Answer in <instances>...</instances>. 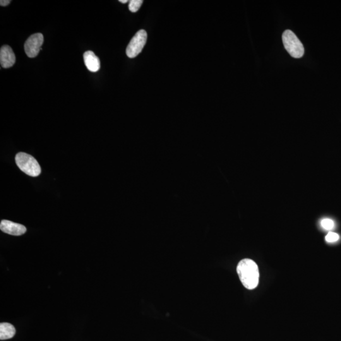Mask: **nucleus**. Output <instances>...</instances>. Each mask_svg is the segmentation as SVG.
<instances>
[{"instance_id": "f257e3e1", "label": "nucleus", "mask_w": 341, "mask_h": 341, "mask_svg": "<svg viewBox=\"0 0 341 341\" xmlns=\"http://www.w3.org/2000/svg\"><path fill=\"white\" fill-rule=\"evenodd\" d=\"M236 270L242 284L246 289L252 290L258 286L260 274L258 264L254 260L246 258L240 261Z\"/></svg>"}, {"instance_id": "f03ea898", "label": "nucleus", "mask_w": 341, "mask_h": 341, "mask_svg": "<svg viewBox=\"0 0 341 341\" xmlns=\"http://www.w3.org/2000/svg\"><path fill=\"white\" fill-rule=\"evenodd\" d=\"M16 164L22 172L30 176H39L42 172L39 163L32 156L19 152L16 156Z\"/></svg>"}, {"instance_id": "7ed1b4c3", "label": "nucleus", "mask_w": 341, "mask_h": 341, "mask_svg": "<svg viewBox=\"0 0 341 341\" xmlns=\"http://www.w3.org/2000/svg\"><path fill=\"white\" fill-rule=\"evenodd\" d=\"M282 38L285 49L290 56L294 58H300L304 56V45L292 31L285 30L282 34Z\"/></svg>"}, {"instance_id": "20e7f679", "label": "nucleus", "mask_w": 341, "mask_h": 341, "mask_svg": "<svg viewBox=\"0 0 341 341\" xmlns=\"http://www.w3.org/2000/svg\"><path fill=\"white\" fill-rule=\"evenodd\" d=\"M148 34L145 30H140L132 38L128 46L126 48V54L130 58H134L138 56L142 51L147 42Z\"/></svg>"}, {"instance_id": "39448f33", "label": "nucleus", "mask_w": 341, "mask_h": 341, "mask_svg": "<svg viewBox=\"0 0 341 341\" xmlns=\"http://www.w3.org/2000/svg\"><path fill=\"white\" fill-rule=\"evenodd\" d=\"M44 42V36L42 33H36L30 36L24 44V50L28 57L33 58L38 56L42 50Z\"/></svg>"}, {"instance_id": "423d86ee", "label": "nucleus", "mask_w": 341, "mask_h": 341, "mask_svg": "<svg viewBox=\"0 0 341 341\" xmlns=\"http://www.w3.org/2000/svg\"><path fill=\"white\" fill-rule=\"evenodd\" d=\"M0 229L6 234L13 236H20L26 232L27 229L24 226L8 220H2Z\"/></svg>"}, {"instance_id": "0eeeda50", "label": "nucleus", "mask_w": 341, "mask_h": 341, "mask_svg": "<svg viewBox=\"0 0 341 341\" xmlns=\"http://www.w3.org/2000/svg\"><path fill=\"white\" fill-rule=\"evenodd\" d=\"M16 61V55L10 46H3L0 50V64L4 68L13 66Z\"/></svg>"}, {"instance_id": "6e6552de", "label": "nucleus", "mask_w": 341, "mask_h": 341, "mask_svg": "<svg viewBox=\"0 0 341 341\" xmlns=\"http://www.w3.org/2000/svg\"><path fill=\"white\" fill-rule=\"evenodd\" d=\"M84 60L88 70L92 72H97L100 70V60L94 52L91 51L85 52L84 54Z\"/></svg>"}, {"instance_id": "1a4fd4ad", "label": "nucleus", "mask_w": 341, "mask_h": 341, "mask_svg": "<svg viewBox=\"0 0 341 341\" xmlns=\"http://www.w3.org/2000/svg\"><path fill=\"white\" fill-rule=\"evenodd\" d=\"M16 332V328L12 324L9 323L0 324V340H9L15 336Z\"/></svg>"}, {"instance_id": "9d476101", "label": "nucleus", "mask_w": 341, "mask_h": 341, "mask_svg": "<svg viewBox=\"0 0 341 341\" xmlns=\"http://www.w3.org/2000/svg\"><path fill=\"white\" fill-rule=\"evenodd\" d=\"M143 2L142 0H131L128 4L129 10L133 12V13H136L140 9Z\"/></svg>"}, {"instance_id": "9b49d317", "label": "nucleus", "mask_w": 341, "mask_h": 341, "mask_svg": "<svg viewBox=\"0 0 341 341\" xmlns=\"http://www.w3.org/2000/svg\"><path fill=\"white\" fill-rule=\"evenodd\" d=\"M322 226L326 230H332L334 227V222L330 218H324L321 222Z\"/></svg>"}, {"instance_id": "f8f14e48", "label": "nucleus", "mask_w": 341, "mask_h": 341, "mask_svg": "<svg viewBox=\"0 0 341 341\" xmlns=\"http://www.w3.org/2000/svg\"><path fill=\"white\" fill-rule=\"evenodd\" d=\"M338 240H340V235L334 232H328L326 236V240L328 242H336Z\"/></svg>"}, {"instance_id": "ddd939ff", "label": "nucleus", "mask_w": 341, "mask_h": 341, "mask_svg": "<svg viewBox=\"0 0 341 341\" xmlns=\"http://www.w3.org/2000/svg\"><path fill=\"white\" fill-rule=\"evenodd\" d=\"M10 3V0H1V1H0V6H8Z\"/></svg>"}, {"instance_id": "4468645a", "label": "nucleus", "mask_w": 341, "mask_h": 341, "mask_svg": "<svg viewBox=\"0 0 341 341\" xmlns=\"http://www.w3.org/2000/svg\"><path fill=\"white\" fill-rule=\"evenodd\" d=\"M120 2L122 4H126L128 3V0H120Z\"/></svg>"}]
</instances>
